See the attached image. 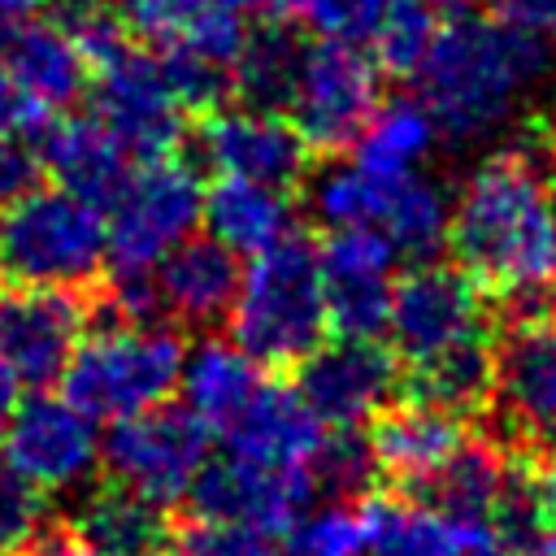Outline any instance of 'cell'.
I'll return each mask as SVG.
<instances>
[{
  "instance_id": "45",
  "label": "cell",
  "mask_w": 556,
  "mask_h": 556,
  "mask_svg": "<svg viewBox=\"0 0 556 556\" xmlns=\"http://www.w3.org/2000/svg\"><path fill=\"white\" fill-rule=\"evenodd\" d=\"M243 17H256V22H287L300 13V0H230Z\"/></svg>"
},
{
  "instance_id": "3",
  "label": "cell",
  "mask_w": 556,
  "mask_h": 556,
  "mask_svg": "<svg viewBox=\"0 0 556 556\" xmlns=\"http://www.w3.org/2000/svg\"><path fill=\"white\" fill-rule=\"evenodd\" d=\"M226 321H230V339L256 365L295 369L326 339L330 326L317 243L300 230H287L278 243L248 256Z\"/></svg>"
},
{
  "instance_id": "44",
  "label": "cell",
  "mask_w": 556,
  "mask_h": 556,
  "mask_svg": "<svg viewBox=\"0 0 556 556\" xmlns=\"http://www.w3.org/2000/svg\"><path fill=\"white\" fill-rule=\"evenodd\" d=\"M539 469V465H534ZM539 491H543V508H547V539L534 556H556V447L543 452V469H539Z\"/></svg>"
},
{
  "instance_id": "4",
  "label": "cell",
  "mask_w": 556,
  "mask_h": 556,
  "mask_svg": "<svg viewBox=\"0 0 556 556\" xmlns=\"http://www.w3.org/2000/svg\"><path fill=\"white\" fill-rule=\"evenodd\" d=\"M104 208L70 187H35L0 208V274L26 287L87 291L104 278Z\"/></svg>"
},
{
  "instance_id": "48",
  "label": "cell",
  "mask_w": 556,
  "mask_h": 556,
  "mask_svg": "<svg viewBox=\"0 0 556 556\" xmlns=\"http://www.w3.org/2000/svg\"><path fill=\"white\" fill-rule=\"evenodd\" d=\"M35 4H39V0H0V26L13 22V17H26Z\"/></svg>"
},
{
  "instance_id": "26",
  "label": "cell",
  "mask_w": 556,
  "mask_h": 556,
  "mask_svg": "<svg viewBox=\"0 0 556 556\" xmlns=\"http://www.w3.org/2000/svg\"><path fill=\"white\" fill-rule=\"evenodd\" d=\"M261 382H265L261 365L235 339L230 343L226 339H200L182 361V382L178 387H182L187 408L208 430H226Z\"/></svg>"
},
{
  "instance_id": "13",
  "label": "cell",
  "mask_w": 556,
  "mask_h": 556,
  "mask_svg": "<svg viewBox=\"0 0 556 556\" xmlns=\"http://www.w3.org/2000/svg\"><path fill=\"white\" fill-rule=\"evenodd\" d=\"M87 321L91 304L83 291L13 282L0 291V361L17 374V382H61L74 348L87 334Z\"/></svg>"
},
{
  "instance_id": "50",
  "label": "cell",
  "mask_w": 556,
  "mask_h": 556,
  "mask_svg": "<svg viewBox=\"0 0 556 556\" xmlns=\"http://www.w3.org/2000/svg\"><path fill=\"white\" fill-rule=\"evenodd\" d=\"M547 313H552V321H556V274H552V295H547Z\"/></svg>"
},
{
  "instance_id": "6",
  "label": "cell",
  "mask_w": 556,
  "mask_h": 556,
  "mask_svg": "<svg viewBox=\"0 0 556 556\" xmlns=\"http://www.w3.org/2000/svg\"><path fill=\"white\" fill-rule=\"evenodd\" d=\"M204 217L200 174L182 156H148L126 174L109 200V261L104 278L152 274Z\"/></svg>"
},
{
  "instance_id": "32",
  "label": "cell",
  "mask_w": 556,
  "mask_h": 556,
  "mask_svg": "<svg viewBox=\"0 0 556 556\" xmlns=\"http://www.w3.org/2000/svg\"><path fill=\"white\" fill-rule=\"evenodd\" d=\"M313 495L326 500H365V491L378 478V460L369 439L356 434V426H330V434H321L317 452L304 465Z\"/></svg>"
},
{
  "instance_id": "21",
  "label": "cell",
  "mask_w": 556,
  "mask_h": 556,
  "mask_svg": "<svg viewBox=\"0 0 556 556\" xmlns=\"http://www.w3.org/2000/svg\"><path fill=\"white\" fill-rule=\"evenodd\" d=\"M222 434L230 456L239 460L269 469H304L321 443V417L308 408L295 382H261Z\"/></svg>"
},
{
  "instance_id": "40",
  "label": "cell",
  "mask_w": 556,
  "mask_h": 556,
  "mask_svg": "<svg viewBox=\"0 0 556 556\" xmlns=\"http://www.w3.org/2000/svg\"><path fill=\"white\" fill-rule=\"evenodd\" d=\"M43 174L48 165H43L39 143L26 139V130H0V208L35 191Z\"/></svg>"
},
{
  "instance_id": "42",
  "label": "cell",
  "mask_w": 556,
  "mask_h": 556,
  "mask_svg": "<svg viewBox=\"0 0 556 556\" xmlns=\"http://www.w3.org/2000/svg\"><path fill=\"white\" fill-rule=\"evenodd\" d=\"M30 126H39V122L30 117V109H26L13 74L4 65V52H0V130H30Z\"/></svg>"
},
{
  "instance_id": "9",
  "label": "cell",
  "mask_w": 556,
  "mask_h": 556,
  "mask_svg": "<svg viewBox=\"0 0 556 556\" xmlns=\"http://www.w3.org/2000/svg\"><path fill=\"white\" fill-rule=\"evenodd\" d=\"M100 460L109 478L169 504L182 500L208 465V426L187 404H156L113 421V430L100 439Z\"/></svg>"
},
{
  "instance_id": "30",
  "label": "cell",
  "mask_w": 556,
  "mask_h": 556,
  "mask_svg": "<svg viewBox=\"0 0 556 556\" xmlns=\"http://www.w3.org/2000/svg\"><path fill=\"white\" fill-rule=\"evenodd\" d=\"M434 139H439V126L421 100H391V104H378V113L356 135L352 161H361L365 169H374L382 178L417 174V165L430 156Z\"/></svg>"
},
{
  "instance_id": "46",
  "label": "cell",
  "mask_w": 556,
  "mask_h": 556,
  "mask_svg": "<svg viewBox=\"0 0 556 556\" xmlns=\"http://www.w3.org/2000/svg\"><path fill=\"white\" fill-rule=\"evenodd\" d=\"M17 391H22V382H17V374L0 361V443H4V430H9V421H13V413H17Z\"/></svg>"
},
{
  "instance_id": "17",
  "label": "cell",
  "mask_w": 556,
  "mask_h": 556,
  "mask_svg": "<svg viewBox=\"0 0 556 556\" xmlns=\"http://www.w3.org/2000/svg\"><path fill=\"white\" fill-rule=\"evenodd\" d=\"M321 252L326 313L339 334H378L391 317L395 295V248L369 226H334Z\"/></svg>"
},
{
  "instance_id": "22",
  "label": "cell",
  "mask_w": 556,
  "mask_h": 556,
  "mask_svg": "<svg viewBox=\"0 0 556 556\" xmlns=\"http://www.w3.org/2000/svg\"><path fill=\"white\" fill-rule=\"evenodd\" d=\"M465 413H452L443 404H430V400H404V404H387L378 417H374V430H369V447H374V460H378V473L400 482V486H417L426 482L460 443H465V426H460Z\"/></svg>"
},
{
  "instance_id": "12",
  "label": "cell",
  "mask_w": 556,
  "mask_h": 556,
  "mask_svg": "<svg viewBox=\"0 0 556 556\" xmlns=\"http://www.w3.org/2000/svg\"><path fill=\"white\" fill-rule=\"evenodd\" d=\"M295 391L308 400L321 426H361L395 400L400 361L378 343V334L321 339L295 365Z\"/></svg>"
},
{
  "instance_id": "33",
  "label": "cell",
  "mask_w": 556,
  "mask_h": 556,
  "mask_svg": "<svg viewBox=\"0 0 556 556\" xmlns=\"http://www.w3.org/2000/svg\"><path fill=\"white\" fill-rule=\"evenodd\" d=\"M439 9H430L426 0H391L378 17V26L369 30L374 39V61L382 74L391 78H413L417 65L426 61L434 35H439Z\"/></svg>"
},
{
  "instance_id": "38",
  "label": "cell",
  "mask_w": 556,
  "mask_h": 556,
  "mask_svg": "<svg viewBox=\"0 0 556 556\" xmlns=\"http://www.w3.org/2000/svg\"><path fill=\"white\" fill-rule=\"evenodd\" d=\"M391 0H300V17L326 39H369Z\"/></svg>"
},
{
  "instance_id": "7",
  "label": "cell",
  "mask_w": 556,
  "mask_h": 556,
  "mask_svg": "<svg viewBox=\"0 0 556 556\" xmlns=\"http://www.w3.org/2000/svg\"><path fill=\"white\" fill-rule=\"evenodd\" d=\"M491 439L513 456H543L556 447V321L517 313L491 352V387L482 400Z\"/></svg>"
},
{
  "instance_id": "20",
  "label": "cell",
  "mask_w": 556,
  "mask_h": 556,
  "mask_svg": "<svg viewBox=\"0 0 556 556\" xmlns=\"http://www.w3.org/2000/svg\"><path fill=\"white\" fill-rule=\"evenodd\" d=\"M365 556H504L491 521H469L434 508L421 495L369 500Z\"/></svg>"
},
{
  "instance_id": "24",
  "label": "cell",
  "mask_w": 556,
  "mask_h": 556,
  "mask_svg": "<svg viewBox=\"0 0 556 556\" xmlns=\"http://www.w3.org/2000/svg\"><path fill=\"white\" fill-rule=\"evenodd\" d=\"M70 530L83 534L104 556H169L178 526L161 500L113 478L78 504Z\"/></svg>"
},
{
  "instance_id": "47",
  "label": "cell",
  "mask_w": 556,
  "mask_h": 556,
  "mask_svg": "<svg viewBox=\"0 0 556 556\" xmlns=\"http://www.w3.org/2000/svg\"><path fill=\"white\" fill-rule=\"evenodd\" d=\"M543 156H547V165H552V174H556V100H552V109H547V122H543Z\"/></svg>"
},
{
  "instance_id": "5",
  "label": "cell",
  "mask_w": 556,
  "mask_h": 556,
  "mask_svg": "<svg viewBox=\"0 0 556 556\" xmlns=\"http://www.w3.org/2000/svg\"><path fill=\"white\" fill-rule=\"evenodd\" d=\"M182 339L169 321L100 317V330L83 334L61 387L96 421H122L156 408L182 382Z\"/></svg>"
},
{
  "instance_id": "31",
  "label": "cell",
  "mask_w": 556,
  "mask_h": 556,
  "mask_svg": "<svg viewBox=\"0 0 556 556\" xmlns=\"http://www.w3.org/2000/svg\"><path fill=\"white\" fill-rule=\"evenodd\" d=\"M491 352H495V334H478L439 356L408 365V395L443 404L452 413H473L491 387Z\"/></svg>"
},
{
  "instance_id": "49",
  "label": "cell",
  "mask_w": 556,
  "mask_h": 556,
  "mask_svg": "<svg viewBox=\"0 0 556 556\" xmlns=\"http://www.w3.org/2000/svg\"><path fill=\"white\" fill-rule=\"evenodd\" d=\"M430 9H439V13H465L473 0H426Z\"/></svg>"
},
{
  "instance_id": "39",
  "label": "cell",
  "mask_w": 556,
  "mask_h": 556,
  "mask_svg": "<svg viewBox=\"0 0 556 556\" xmlns=\"http://www.w3.org/2000/svg\"><path fill=\"white\" fill-rule=\"evenodd\" d=\"M122 22L143 39H174L195 13H204L213 0H109Z\"/></svg>"
},
{
  "instance_id": "8",
  "label": "cell",
  "mask_w": 556,
  "mask_h": 556,
  "mask_svg": "<svg viewBox=\"0 0 556 556\" xmlns=\"http://www.w3.org/2000/svg\"><path fill=\"white\" fill-rule=\"evenodd\" d=\"M382 104V70L352 39H317L304 43L300 78L287 104V117L304 135V143L321 156L356 143L365 122Z\"/></svg>"
},
{
  "instance_id": "1",
  "label": "cell",
  "mask_w": 556,
  "mask_h": 556,
  "mask_svg": "<svg viewBox=\"0 0 556 556\" xmlns=\"http://www.w3.org/2000/svg\"><path fill=\"white\" fill-rule=\"evenodd\" d=\"M456 265L500 300H526L556 274V187L543 143H508L473 165L452 217Z\"/></svg>"
},
{
  "instance_id": "35",
  "label": "cell",
  "mask_w": 556,
  "mask_h": 556,
  "mask_svg": "<svg viewBox=\"0 0 556 556\" xmlns=\"http://www.w3.org/2000/svg\"><path fill=\"white\" fill-rule=\"evenodd\" d=\"M382 191H387L382 174L365 169L361 161H348V165H330L313 182V208L330 230L334 226H369L374 230L378 208H382Z\"/></svg>"
},
{
  "instance_id": "23",
  "label": "cell",
  "mask_w": 556,
  "mask_h": 556,
  "mask_svg": "<svg viewBox=\"0 0 556 556\" xmlns=\"http://www.w3.org/2000/svg\"><path fill=\"white\" fill-rule=\"evenodd\" d=\"M43 165L48 174L96 200L100 208H109V200L117 195V187L130 174V152L122 148V139L96 117V113H56L43 122V139H39Z\"/></svg>"
},
{
  "instance_id": "43",
  "label": "cell",
  "mask_w": 556,
  "mask_h": 556,
  "mask_svg": "<svg viewBox=\"0 0 556 556\" xmlns=\"http://www.w3.org/2000/svg\"><path fill=\"white\" fill-rule=\"evenodd\" d=\"M26 556H104V552H96L83 534H74L70 526H61V530H43L39 539H30L26 543Z\"/></svg>"
},
{
  "instance_id": "15",
  "label": "cell",
  "mask_w": 556,
  "mask_h": 556,
  "mask_svg": "<svg viewBox=\"0 0 556 556\" xmlns=\"http://www.w3.org/2000/svg\"><path fill=\"white\" fill-rule=\"evenodd\" d=\"M4 460L39 491H65L83 482L100 460L96 417L70 395H35L17 404L4 430Z\"/></svg>"
},
{
  "instance_id": "37",
  "label": "cell",
  "mask_w": 556,
  "mask_h": 556,
  "mask_svg": "<svg viewBox=\"0 0 556 556\" xmlns=\"http://www.w3.org/2000/svg\"><path fill=\"white\" fill-rule=\"evenodd\" d=\"M169 556H278V552L269 547V534H261L252 526L195 517L191 526L174 530Z\"/></svg>"
},
{
  "instance_id": "41",
  "label": "cell",
  "mask_w": 556,
  "mask_h": 556,
  "mask_svg": "<svg viewBox=\"0 0 556 556\" xmlns=\"http://www.w3.org/2000/svg\"><path fill=\"white\" fill-rule=\"evenodd\" d=\"M491 9L500 22L556 43V0H491Z\"/></svg>"
},
{
  "instance_id": "27",
  "label": "cell",
  "mask_w": 556,
  "mask_h": 556,
  "mask_svg": "<svg viewBox=\"0 0 556 556\" xmlns=\"http://www.w3.org/2000/svg\"><path fill=\"white\" fill-rule=\"evenodd\" d=\"M513 452H504L491 434L486 439H465L426 482H417L413 491L421 500H430L434 508L452 513V517H469V521H491V508L508 482L513 469Z\"/></svg>"
},
{
  "instance_id": "34",
  "label": "cell",
  "mask_w": 556,
  "mask_h": 556,
  "mask_svg": "<svg viewBox=\"0 0 556 556\" xmlns=\"http://www.w3.org/2000/svg\"><path fill=\"white\" fill-rule=\"evenodd\" d=\"M369 552V500H330L304 508L287 530V556H365Z\"/></svg>"
},
{
  "instance_id": "19",
  "label": "cell",
  "mask_w": 556,
  "mask_h": 556,
  "mask_svg": "<svg viewBox=\"0 0 556 556\" xmlns=\"http://www.w3.org/2000/svg\"><path fill=\"white\" fill-rule=\"evenodd\" d=\"M239 256L208 239H182L156 269H152V287H156V313L169 326H191V330H208L222 326L235 308L239 295Z\"/></svg>"
},
{
  "instance_id": "14",
  "label": "cell",
  "mask_w": 556,
  "mask_h": 556,
  "mask_svg": "<svg viewBox=\"0 0 556 556\" xmlns=\"http://www.w3.org/2000/svg\"><path fill=\"white\" fill-rule=\"evenodd\" d=\"M195 143L217 174L256 178L287 191L304 182L308 156H313V148L304 143L291 117L274 109H252V104H217L200 113Z\"/></svg>"
},
{
  "instance_id": "18",
  "label": "cell",
  "mask_w": 556,
  "mask_h": 556,
  "mask_svg": "<svg viewBox=\"0 0 556 556\" xmlns=\"http://www.w3.org/2000/svg\"><path fill=\"white\" fill-rule=\"evenodd\" d=\"M0 52H4V65L39 126L48 117L65 113L91 87L87 56L78 52L65 22L13 17L0 26Z\"/></svg>"
},
{
  "instance_id": "28",
  "label": "cell",
  "mask_w": 556,
  "mask_h": 556,
  "mask_svg": "<svg viewBox=\"0 0 556 556\" xmlns=\"http://www.w3.org/2000/svg\"><path fill=\"white\" fill-rule=\"evenodd\" d=\"M304 61V39L287 30V22H261V30H248L235 70H230V96H239L252 109L287 113L295 78Z\"/></svg>"
},
{
  "instance_id": "16",
  "label": "cell",
  "mask_w": 556,
  "mask_h": 556,
  "mask_svg": "<svg viewBox=\"0 0 556 556\" xmlns=\"http://www.w3.org/2000/svg\"><path fill=\"white\" fill-rule=\"evenodd\" d=\"M187 495L195 517L252 526L261 534H287L308 508L313 486L304 469H269L226 456V460H208Z\"/></svg>"
},
{
  "instance_id": "2",
  "label": "cell",
  "mask_w": 556,
  "mask_h": 556,
  "mask_svg": "<svg viewBox=\"0 0 556 556\" xmlns=\"http://www.w3.org/2000/svg\"><path fill=\"white\" fill-rule=\"evenodd\" d=\"M552 43L500 17L456 13L417 65V100L447 139H478L508 122L521 91L547 74Z\"/></svg>"
},
{
  "instance_id": "11",
  "label": "cell",
  "mask_w": 556,
  "mask_h": 556,
  "mask_svg": "<svg viewBox=\"0 0 556 556\" xmlns=\"http://www.w3.org/2000/svg\"><path fill=\"white\" fill-rule=\"evenodd\" d=\"M96 117L122 139V148L139 161L178 152L182 139V104L161 70V56L143 52L135 39L113 56L91 65Z\"/></svg>"
},
{
  "instance_id": "36",
  "label": "cell",
  "mask_w": 556,
  "mask_h": 556,
  "mask_svg": "<svg viewBox=\"0 0 556 556\" xmlns=\"http://www.w3.org/2000/svg\"><path fill=\"white\" fill-rule=\"evenodd\" d=\"M48 504L43 491L22 478L4 456H0V556L22 552L30 539H39L48 526Z\"/></svg>"
},
{
  "instance_id": "10",
  "label": "cell",
  "mask_w": 556,
  "mask_h": 556,
  "mask_svg": "<svg viewBox=\"0 0 556 556\" xmlns=\"http://www.w3.org/2000/svg\"><path fill=\"white\" fill-rule=\"evenodd\" d=\"M387 330L404 365H417L465 339L491 334L486 291L460 265L417 261L404 278H395Z\"/></svg>"
},
{
  "instance_id": "25",
  "label": "cell",
  "mask_w": 556,
  "mask_h": 556,
  "mask_svg": "<svg viewBox=\"0 0 556 556\" xmlns=\"http://www.w3.org/2000/svg\"><path fill=\"white\" fill-rule=\"evenodd\" d=\"M200 222L235 256H256L261 248L278 243L291 230V200H287V187L222 174L204 191V217Z\"/></svg>"
},
{
  "instance_id": "29",
  "label": "cell",
  "mask_w": 556,
  "mask_h": 556,
  "mask_svg": "<svg viewBox=\"0 0 556 556\" xmlns=\"http://www.w3.org/2000/svg\"><path fill=\"white\" fill-rule=\"evenodd\" d=\"M447 217L452 208L439 182L421 174H400V178H387L374 230L395 248V256L426 261L434 256L439 243H447Z\"/></svg>"
}]
</instances>
